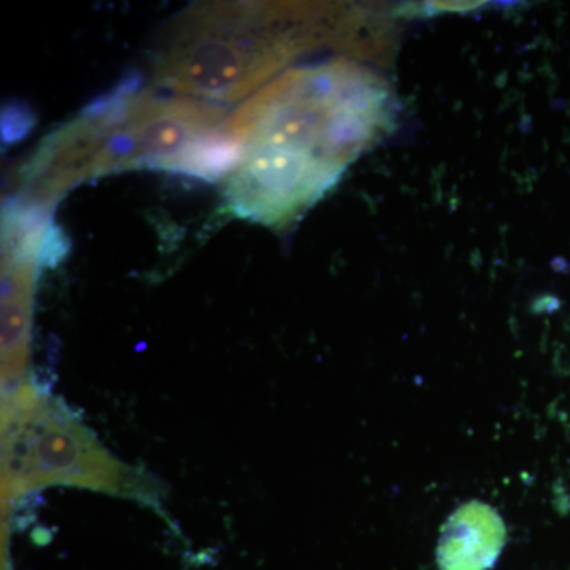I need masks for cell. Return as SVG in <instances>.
I'll use <instances>...</instances> for the list:
<instances>
[{
	"label": "cell",
	"mask_w": 570,
	"mask_h": 570,
	"mask_svg": "<svg viewBox=\"0 0 570 570\" xmlns=\"http://www.w3.org/2000/svg\"><path fill=\"white\" fill-rule=\"evenodd\" d=\"M395 121L387 85L336 61L281 75L227 116L235 154L225 205L239 219L287 227L325 197Z\"/></svg>",
	"instance_id": "1"
},
{
	"label": "cell",
	"mask_w": 570,
	"mask_h": 570,
	"mask_svg": "<svg viewBox=\"0 0 570 570\" xmlns=\"http://www.w3.org/2000/svg\"><path fill=\"white\" fill-rule=\"evenodd\" d=\"M227 116L205 100L121 88L40 142L17 200L51 212L80 184L129 170L204 178Z\"/></svg>",
	"instance_id": "2"
},
{
	"label": "cell",
	"mask_w": 570,
	"mask_h": 570,
	"mask_svg": "<svg viewBox=\"0 0 570 570\" xmlns=\"http://www.w3.org/2000/svg\"><path fill=\"white\" fill-rule=\"evenodd\" d=\"M287 10L275 3L204 2L168 24L153 59L154 80L175 96L212 104L245 99L291 56Z\"/></svg>",
	"instance_id": "3"
},
{
	"label": "cell",
	"mask_w": 570,
	"mask_h": 570,
	"mask_svg": "<svg viewBox=\"0 0 570 570\" xmlns=\"http://www.w3.org/2000/svg\"><path fill=\"white\" fill-rule=\"evenodd\" d=\"M7 490L22 491L47 485H75L141 498L145 487L134 471L112 460L85 428L21 390L7 422Z\"/></svg>",
	"instance_id": "4"
},
{
	"label": "cell",
	"mask_w": 570,
	"mask_h": 570,
	"mask_svg": "<svg viewBox=\"0 0 570 570\" xmlns=\"http://www.w3.org/2000/svg\"><path fill=\"white\" fill-rule=\"evenodd\" d=\"M59 238L47 209L18 202L7 205L2 224V373L10 392L18 389L28 365L37 276L41 266L66 249Z\"/></svg>",
	"instance_id": "5"
},
{
	"label": "cell",
	"mask_w": 570,
	"mask_h": 570,
	"mask_svg": "<svg viewBox=\"0 0 570 570\" xmlns=\"http://www.w3.org/2000/svg\"><path fill=\"white\" fill-rule=\"evenodd\" d=\"M482 508L471 505L450 520L439 549L442 570H485L497 560L504 530L497 513H480Z\"/></svg>",
	"instance_id": "6"
}]
</instances>
